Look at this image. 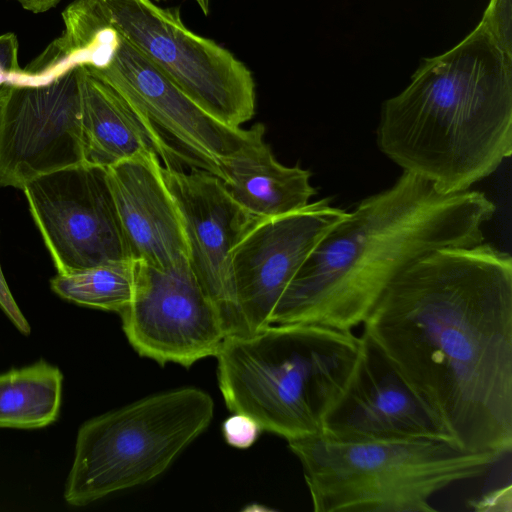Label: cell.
Instances as JSON below:
<instances>
[{"instance_id": "cell-16", "label": "cell", "mask_w": 512, "mask_h": 512, "mask_svg": "<svg viewBox=\"0 0 512 512\" xmlns=\"http://www.w3.org/2000/svg\"><path fill=\"white\" fill-rule=\"evenodd\" d=\"M81 93L87 163L107 168L137 155L153 154L164 167L183 169L172 147L147 118L84 67Z\"/></svg>"}, {"instance_id": "cell-15", "label": "cell", "mask_w": 512, "mask_h": 512, "mask_svg": "<svg viewBox=\"0 0 512 512\" xmlns=\"http://www.w3.org/2000/svg\"><path fill=\"white\" fill-rule=\"evenodd\" d=\"M161 166L157 156L142 154L105 168L132 259L157 268L188 257L182 218Z\"/></svg>"}, {"instance_id": "cell-19", "label": "cell", "mask_w": 512, "mask_h": 512, "mask_svg": "<svg viewBox=\"0 0 512 512\" xmlns=\"http://www.w3.org/2000/svg\"><path fill=\"white\" fill-rule=\"evenodd\" d=\"M63 375L40 360L0 374V428L36 429L58 418Z\"/></svg>"}, {"instance_id": "cell-10", "label": "cell", "mask_w": 512, "mask_h": 512, "mask_svg": "<svg viewBox=\"0 0 512 512\" xmlns=\"http://www.w3.org/2000/svg\"><path fill=\"white\" fill-rule=\"evenodd\" d=\"M83 67L43 84L13 85L0 102V187L86 162Z\"/></svg>"}, {"instance_id": "cell-9", "label": "cell", "mask_w": 512, "mask_h": 512, "mask_svg": "<svg viewBox=\"0 0 512 512\" xmlns=\"http://www.w3.org/2000/svg\"><path fill=\"white\" fill-rule=\"evenodd\" d=\"M23 191L57 273L133 260L104 167L83 162L39 176Z\"/></svg>"}, {"instance_id": "cell-26", "label": "cell", "mask_w": 512, "mask_h": 512, "mask_svg": "<svg viewBox=\"0 0 512 512\" xmlns=\"http://www.w3.org/2000/svg\"><path fill=\"white\" fill-rule=\"evenodd\" d=\"M25 9L33 13L46 12L56 5L61 0H15Z\"/></svg>"}, {"instance_id": "cell-6", "label": "cell", "mask_w": 512, "mask_h": 512, "mask_svg": "<svg viewBox=\"0 0 512 512\" xmlns=\"http://www.w3.org/2000/svg\"><path fill=\"white\" fill-rule=\"evenodd\" d=\"M213 414L207 392L182 387L86 421L77 433L65 501L81 507L157 478L208 428Z\"/></svg>"}, {"instance_id": "cell-21", "label": "cell", "mask_w": 512, "mask_h": 512, "mask_svg": "<svg viewBox=\"0 0 512 512\" xmlns=\"http://www.w3.org/2000/svg\"><path fill=\"white\" fill-rule=\"evenodd\" d=\"M511 10V0H490L480 21L496 45L510 57H512Z\"/></svg>"}, {"instance_id": "cell-20", "label": "cell", "mask_w": 512, "mask_h": 512, "mask_svg": "<svg viewBox=\"0 0 512 512\" xmlns=\"http://www.w3.org/2000/svg\"><path fill=\"white\" fill-rule=\"evenodd\" d=\"M134 260L57 273L50 286L62 299L80 306L120 314L128 305L134 283Z\"/></svg>"}, {"instance_id": "cell-24", "label": "cell", "mask_w": 512, "mask_h": 512, "mask_svg": "<svg viewBox=\"0 0 512 512\" xmlns=\"http://www.w3.org/2000/svg\"><path fill=\"white\" fill-rule=\"evenodd\" d=\"M0 308L14 324V326L24 335H29L31 328L26 318L19 309L14 300L0 265Z\"/></svg>"}, {"instance_id": "cell-22", "label": "cell", "mask_w": 512, "mask_h": 512, "mask_svg": "<svg viewBox=\"0 0 512 512\" xmlns=\"http://www.w3.org/2000/svg\"><path fill=\"white\" fill-rule=\"evenodd\" d=\"M222 430L226 442L238 449L251 447L262 432L254 419L240 413H233L228 417L223 423Z\"/></svg>"}, {"instance_id": "cell-25", "label": "cell", "mask_w": 512, "mask_h": 512, "mask_svg": "<svg viewBox=\"0 0 512 512\" xmlns=\"http://www.w3.org/2000/svg\"><path fill=\"white\" fill-rule=\"evenodd\" d=\"M472 506L479 511H511V485L483 495Z\"/></svg>"}, {"instance_id": "cell-13", "label": "cell", "mask_w": 512, "mask_h": 512, "mask_svg": "<svg viewBox=\"0 0 512 512\" xmlns=\"http://www.w3.org/2000/svg\"><path fill=\"white\" fill-rule=\"evenodd\" d=\"M348 211L324 198L258 221L233 248L231 275L248 333L270 325L284 290L324 235Z\"/></svg>"}, {"instance_id": "cell-11", "label": "cell", "mask_w": 512, "mask_h": 512, "mask_svg": "<svg viewBox=\"0 0 512 512\" xmlns=\"http://www.w3.org/2000/svg\"><path fill=\"white\" fill-rule=\"evenodd\" d=\"M86 70L141 112L188 170H201L222 180L224 160L249 136V128L230 127L203 110L122 35L106 67Z\"/></svg>"}, {"instance_id": "cell-8", "label": "cell", "mask_w": 512, "mask_h": 512, "mask_svg": "<svg viewBox=\"0 0 512 512\" xmlns=\"http://www.w3.org/2000/svg\"><path fill=\"white\" fill-rule=\"evenodd\" d=\"M134 261L132 296L119 314L132 348L160 365L186 368L215 357L226 333L188 257L164 268Z\"/></svg>"}, {"instance_id": "cell-17", "label": "cell", "mask_w": 512, "mask_h": 512, "mask_svg": "<svg viewBox=\"0 0 512 512\" xmlns=\"http://www.w3.org/2000/svg\"><path fill=\"white\" fill-rule=\"evenodd\" d=\"M264 136L263 124L251 126L244 144L222 164V181L231 197L260 219L299 210L316 194L311 173L278 162Z\"/></svg>"}, {"instance_id": "cell-5", "label": "cell", "mask_w": 512, "mask_h": 512, "mask_svg": "<svg viewBox=\"0 0 512 512\" xmlns=\"http://www.w3.org/2000/svg\"><path fill=\"white\" fill-rule=\"evenodd\" d=\"M315 512H432L446 487L488 472L508 454L469 452L441 439L288 442Z\"/></svg>"}, {"instance_id": "cell-4", "label": "cell", "mask_w": 512, "mask_h": 512, "mask_svg": "<svg viewBox=\"0 0 512 512\" xmlns=\"http://www.w3.org/2000/svg\"><path fill=\"white\" fill-rule=\"evenodd\" d=\"M360 338L317 324H272L225 337L218 385L232 413L287 442L320 435L355 363Z\"/></svg>"}, {"instance_id": "cell-18", "label": "cell", "mask_w": 512, "mask_h": 512, "mask_svg": "<svg viewBox=\"0 0 512 512\" xmlns=\"http://www.w3.org/2000/svg\"><path fill=\"white\" fill-rule=\"evenodd\" d=\"M64 31L29 63L16 85L43 84L68 70L106 67L121 39L98 0H75L62 12Z\"/></svg>"}, {"instance_id": "cell-3", "label": "cell", "mask_w": 512, "mask_h": 512, "mask_svg": "<svg viewBox=\"0 0 512 512\" xmlns=\"http://www.w3.org/2000/svg\"><path fill=\"white\" fill-rule=\"evenodd\" d=\"M377 145L442 193L469 190L512 153V57L479 22L383 103Z\"/></svg>"}, {"instance_id": "cell-27", "label": "cell", "mask_w": 512, "mask_h": 512, "mask_svg": "<svg viewBox=\"0 0 512 512\" xmlns=\"http://www.w3.org/2000/svg\"><path fill=\"white\" fill-rule=\"evenodd\" d=\"M155 1H160V0H155ZM194 1L198 5V7L201 9V11L205 15H207L208 12H209V7H210V1L211 0H194Z\"/></svg>"}, {"instance_id": "cell-1", "label": "cell", "mask_w": 512, "mask_h": 512, "mask_svg": "<svg viewBox=\"0 0 512 512\" xmlns=\"http://www.w3.org/2000/svg\"><path fill=\"white\" fill-rule=\"evenodd\" d=\"M445 440L512 450V258L484 242L434 250L363 322Z\"/></svg>"}, {"instance_id": "cell-14", "label": "cell", "mask_w": 512, "mask_h": 512, "mask_svg": "<svg viewBox=\"0 0 512 512\" xmlns=\"http://www.w3.org/2000/svg\"><path fill=\"white\" fill-rule=\"evenodd\" d=\"M359 338L352 371L325 414L320 435L338 442L445 440L379 347L365 333Z\"/></svg>"}, {"instance_id": "cell-12", "label": "cell", "mask_w": 512, "mask_h": 512, "mask_svg": "<svg viewBox=\"0 0 512 512\" xmlns=\"http://www.w3.org/2000/svg\"><path fill=\"white\" fill-rule=\"evenodd\" d=\"M161 174L182 218L189 263L216 306L226 337L249 334L234 292L231 253L262 219L241 207L210 173L162 165Z\"/></svg>"}, {"instance_id": "cell-7", "label": "cell", "mask_w": 512, "mask_h": 512, "mask_svg": "<svg viewBox=\"0 0 512 512\" xmlns=\"http://www.w3.org/2000/svg\"><path fill=\"white\" fill-rule=\"evenodd\" d=\"M117 31L186 96L240 128L256 109L251 70L231 51L191 31L179 10L153 0H98Z\"/></svg>"}, {"instance_id": "cell-23", "label": "cell", "mask_w": 512, "mask_h": 512, "mask_svg": "<svg viewBox=\"0 0 512 512\" xmlns=\"http://www.w3.org/2000/svg\"><path fill=\"white\" fill-rule=\"evenodd\" d=\"M22 72L18 63V40L14 33L0 35V102Z\"/></svg>"}, {"instance_id": "cell-2", "label": "cell", "mask_w": 512, "mask_h": 512, "mask_svg": "<svg viewBox=\"0 0 512 512\" xmlns=\"http://www.w3.org/2000/svg\"><path fill=\"white\" fill-rule=\"evenodd\" d=\"M494 203L480 191L442 193L403 172L363 199L318 242L281 295L272 324H317L352 331L387 286L441 248L484 242Z\"/></svg>"}]
</instances>
